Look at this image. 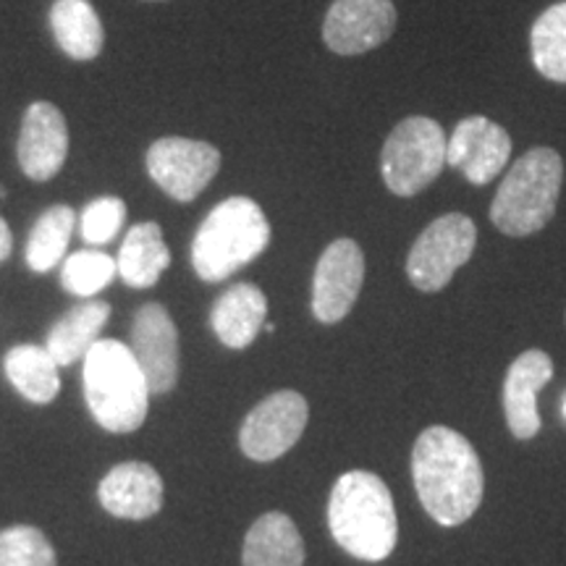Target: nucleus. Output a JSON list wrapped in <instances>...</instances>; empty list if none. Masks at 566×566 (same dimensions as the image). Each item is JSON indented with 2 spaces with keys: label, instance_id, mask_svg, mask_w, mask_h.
<instances>
[{
  "label": "nucleus",
  "instance_id": "obj_1",
  "mask_svg": "<svg viewBox=\"0 0 566 566\" xmlns=\"http://www.w3.org/2000/svg\"><path fill=\"white\" fill-rule=\"evenodd\" d=\"M412 480L424 512L441 527L470 520L485 493L483 462L475 446L446 424H433L415 441Z\"/></svg>",
  "mask_w": 566,
  "mask_h": 566
},
{
  "label": "nucleus",
  "instance_id": "obj_2",
  "mask_svg": "<svg viewBox=\"0 0 566 566\" xmlns=\"http://www.w3.org/2000/svg\"><path fill=\"white\" fill-rule=\"evenodd\" d=\"M328 527L334 541L359 562H384L394 554L399 522L388 485L365 470L336 480L328 501Z\"/></svg>",
  "mask_w": 566,
  "mask_h": 566
},
{
  "label": "nucleus",
  "instance_id": "obj_3",
  "mask_svg": "<svg viewBox=\"0 0 566 566\" xmlns=\"http://www.w3.org/2000/svg\"><path fill=\"white\" fill-rule=\"evenodd\" d=\"M84 399L95 422L111 433H132L150 409V386L132 346L101 338L84 354Z\"/></svg>",
  "mask_w": 566,
  "mask_h": 566
},
{
  "label": "nucleus",
  "instance_id": "obj_4",
  "mask_svg": "<svg viewBox=\"0 0 566 566\" xmlns=\"http://www.w3.org/2000/svg\"><path fill=\"white\" fill-rule=\"evenodd\" d=\"M271 244V223L250 197H229L208 212L192 242V265L202 281L218 283L242 271Z\"/></svg>",
  "mask_w": 566,
  "mask_h": 566
},
{
  "label": "nucleus",
  "instance_id": "obj_5",
  "mask_svg": "<svg viewBox=\"0 0 566 566\" xmlns=\"http://www.w3.org/2000/svg\"><path fill=\"white\" fill-rule=\"evenodd\" d=\"M564 184V158L554 147H533L509 168L491 202V223L506 237H533L554 221Z\"/></svg>",
  "mask_w": 566,
  "mask_h": 566
},
{
  "label": "nucleus",
  "instance_id": "obj_6",
  "mask_svg": "<svg viewBox=\"0 0 566 566\" xmlns=\"http://www.w3.org/2000/svg\"><path fill=\"white\" fill-rule=\"evenodd\" d=\"M443 126L428 116H409L388 134L380 150V176L388 192L415 197L441 176L446 166Z\"/></svg>",
  "mask_w": 566,
  "mask_h": 566
},
{
  "label": "nucleus",
  "instance_id": "obj_7",
  "mask_svg": "<svg viewBox=\"0 0 566 566\" xmlns=\"http://www.w3.org/2000/svg\"><path fill=\"white\" fill-rule=\"evenodd\" d=\"M478 244V226L464 212L436 218L412 244L407 258L409 283L422 294L441 292L459 268L470 263Z\"/></svg>",
  "mask_w": 566,
  "mask_h": 566
},
{
  "label": "nucleus",
  "instance_id": "obj_8",
  "mask_svg": "<svg viewBox=\"0 0 566 566\" xmlns=\"http://www.w3.org/2000/svg\"><path fill=\"white\" fill-rule=\"evenodd\" d=\"M221 153L210 142L166 137L147 150V174L176 202H192L216 179Z\"/></svg>",
  "mask_w": 566,
  "mask_h": 566
},
{
  "label": "nucleus",
  "instance_id": "obj_9",
  "mask_svg": "<svg viewBox=\"0 0 566 566\" xmlns=\"http://www.w3.org/2000/svg\"><path fill=\"white\" fill-rule=\"evenodd\" d=\"M307 399L296 391H279L260 401L239 430V446L252 462H275L300 441L307 428Z\"/></svg>",
  "mask_w": 566,
  "mask_h": 566
},
{
  "label": "nucleus",
  "instance_id": "obj_10",
  "mask_svg": "<svg viewBox=\"0 0 566 566\" xmlns=\"http://www.w3.org/2000/svg\"><path fill=\"white\" fill-rule=\"evenodd\" d=\"M396 24L394 0H334L323 21V40L336 55H363L391 40Z\"/></svg>",
  "mask_w": 566,
  "mask_h": 566
},
{
  "label": "nucleus",
  "instance_id": "obj_11",
  "mask_svg": "<svg viewBox=\"0 0 566 566\" xmlns=\"http://www.w3.org/2000/svg\"><path fill=\"white\" fill-rule=\"evenodd\" d=\"M365 281V254L354 239L325 247L313 279V315L325 325L342 323L359 300Z\"/></svg>",
  "mask_w": 566,
  "mask_h": 566
},
{
  "label": "nucleus",
  "instance_id": "obj_12",
  "mask_svg": "<svg viewBox=\"0 0 566 566\" xmlns=\"http://www.w3.org/2000/svg\"><path fill=\"white\" fill-rule=\"evenodd\" d=\"M512 158V137L485 116H467L446 142V166L457 168L472 187H485Z\"/></svg>",
  "mask_w": 566,
  "mask_h": 566
},
{
  "label": "nucleus",
  "instance_id": "obj_13",
  "mask_svg": "<svg viewBox=\"0 0 566 566\" xmlns=\"http://www.w3.org/2000/svg\"><path fill=\"white\" fill-rule=\"evenodd\" d=\"M132 352L145 373L150 394L174 391L179 380V331L163 304H145L132 325Z\"/></svg>",
  "mask_w": 566,
  "mask_h": 566
},
{
  "label": "nucleus",
  "instance_id": "obj_14",
  "mask_svg": "<svg viewBox=\"0 0 566 566\" xmlns=\"http://www.w3.org/2000/svg\"><path fill=\"white\" fill-rule=\"evenodd\" d=\"M69 155V129L63 113L53 103H32L21 122L17 158L32 181H51Z\"/></svg>",
  "mask_w": 566,
  "mask_h": 566
},
{
  "label": "nucleus",
  "instance_id": "obj_15",
  "mask_svg": "<svg viewBox=\"0 0 566 566\" xmlns=\"http://www.w3.org/2000/svg\"><path fill=\"white\" fill-rule=\"evenodd\" d=\"M554 378V363L546 352L527 349L509 365L504 380V415L516 441H530L541 433L537 391Z\"/></svg>",
  "mask_w": 566,
  "mask_h": 566
},
{
  "label": "nucleus",
  "instance_id": "obj_16",
  "mask_svg": "<svg viewBox=\"0 0 566 566\" xmlns=\"http://www.w3.org/2000/svg\"><path fill=\"white\" fill-rule=\"evenodd\" d=\"M97 499L118 520H150L163 506V480L150 464L124 462L101 480Z\"/></svg>",
  "mask_w": 566,
  "mask_h": 566
},
{
  "label": "nucleus",
  "instance_id": "obj_17",
  "mask_svg": "<svg viewBox=\"0 0 566 566\" xmlns=\"http://www.w3.org/2000/svg\"><path fill=\"white\" fill-rule=\"evenodd\" d=\"M268 300L254 283H233L212 304L210 325L229 349H247L265 325Z\"/></svg>",
  "mask_w": 566,
  "mask_h": 566
},
{
  "label": "nucleus",
  "instance_id": "obj_18",
  "mask_svg": "<svg viewBox=\"0 0 566 566\" xmlns=\"http://www.w3.org/2000/svg\"><path fill=\"white\" fill-rule=\"evenodd\" d=\"M244 566H304V541L292 516L268 512L247 530Z\"/></svg>",
  "mask_w": 566,
  "mask_h": 566
},
{
  "label": "nucleus",
  "instance_id": "obj_19",
  "mask_svg": "<svg viewBox=\"0 0 566 566\" xmlns=\"http://www.w3.org/2000/svg\"><path fill=\"white\" fill-rule=\"evenodd\" d=\"M118 275L126 286L150 289L160 281L163 271L171 265L166 239L158 223H137L124 237L122 252H118Z\"/></svg>",
  "mask_w": 566,
  "mask_h": 566
},
{
  "label": "nucleus",
  "instance_id": "obj_20",
  "mask_svg": "<svg viewBox=\"0 0 566 566\" xmlns=\"http://www.w3.org/2000/svg\"><path fill=\"white\" fill-rule=\"evenodd\" d=\"M53 38L69 59L92 61L103 51L105 32L90 0H55L51 9Z\"/></svg>",
  "mask_w": 566,
  "mask_h": 566
},
{
  "label": "nucleus",
  "instance_id": "obj_21",
  "mask_svg": "<svg viewBox=\"0 0 566 566\" xmlns=\"http://www.w3.org/2000/svg\"><path fill=\"white\" fill-rule=\"evenodd\" d=\"M111 317V304L108 302H84L76 304L74 310H69L59 323L53 325L51 334H48V346L51 357L59 363V367L74 365L76 359H82L84 354L92 349V344L101 342L105 323Z\"/></svg>",
  "mask_w": 566,
  "mask_h": 566
},
{
  "label": "nucleus",
  "instance_id": "obj_22",
  "mask_svg": "<svg viewBox=\"0 0 566 566\" xmlns=\"http://www.w3.org/2000/svg\"><path fill=\"white\" fill-rule=\"evenodd\" d=\"M6 378L11 386L32 405H51L61 391L59 363L51 357L45 346L21 344L6 354L3 359Z\"/></svg>",
  "mask_w": 566,
  "mask_h": 566
},
{
  "label": "nucleus",
  "instance_id": "obj_23",
  "mask_svg": "<svg viewBox=\"0 0 566 566\" xmlns=\"http://www.w3.org/2000/svg\"><path fill=\"white\" fill-rule=\"evenodd\" d=\"M74 226L76 212L69 205H53V208L42 212L30 233V242H27V265H30V271L48 273L61 263Z\"/></svg>",
  "mask_w": 566,
  "mask_h": 566
},
{
  "label": "nucleus",
  "instance_id": "obj_24",
  "mask_svg": "<svg viewBox=\"0 0 566 566\" xmlns=\"http://www.w3.org/2000/svg\"><path fill=\"white\" fill-rule=\"evenodd\" d=\"M530 53L537 74L566 84V0L548 6L530 30Z\"/></svg>",
  "mask_w": 566,
  "mask_h": 566
},
{
  "label": "nucleus",
  "instance_id": "obj_25",
  "mask_svg": "<svg viewBox=\"0 0 566 566\" xmlns=\"http://www.w3.org/2000/svg\"><path fill=\"white\" fill-rule=\"evenodd\" d=\"M118 275V265L111 254L84 250L66 258L61 268V286L74 296H92L103 292Z\"/></svg>",
  "mask_w": 566,
  "mask_h": 566
},
{
  "label": "nucleus",
  "instance_id": "obj_26",
  "mask_svg": "<svg viewBox=\"0 0 566 566\" xmlns=\"http://www.w3.org/2000/svg\"><path fill=\"white\" fill-rule=\"evenodd\" d=\"M0 566H55V551L38 527L0 530Z\"/></svg>",
  "mask_w": 566,
  "mask_h": 566
},
{
  "label": "nucleus",
  "instance_id": "obj_27",
  "mask_svg": "<svg viewBox=\"0 0 566 566\" xmlns=\"http://www.w3.org/2000/svg\"><path fill=\"white\" fill-rule=\"evenodd\" d=\"M126 221V205L118 197H97L82 212V239L92 247L108 244Z\"/></svg>",
  "mask_w": 566,
  "mask_h": 566
},
{
  "label": "nucleus",
  "instance_id": "obj_28",
  "mask_svg": "<svg viewBox=\"0 0 566 566\" xmlns=\"http://www.w3.org/2000/svg\"><path fill=\"white\" fill-rule=\"evenodd\" d=\"M11 250H13L11 229H9V223H6L3 218H0V263H3V260H9Z\"/></svg>",
  "mask_w": 566,
  "mask_h": 566
},
{
  "label": "nucleus",
  "instance_id": "obj_29",
  "mask_svg": "<svg viewBox=\"0 0 566 566\" xmlns=\"http://www.w3.org/2000/svg\"><path fill=\"white\" fill-rule=\"evenodd\" d=\"M3 197H6V189H3V187H0V200H3Z\"/></svg>",
  "mask_w": 566,
  "mask_h": 566
},
{
  "label": "nucleus",
  "instance_id": "obj_30",
  "mask_svg": "<svg viewBox=\"0 0 566 566\" xmlns=\"http://www.w3.org/2000/svg\"><path fill=\"white\" fill-rule=\"evenodd\" d=\"M564 415H566V401H564Z\"/></svg>",
  "mask_w": 566,
  "mask_h": 566
}]
</instances>
